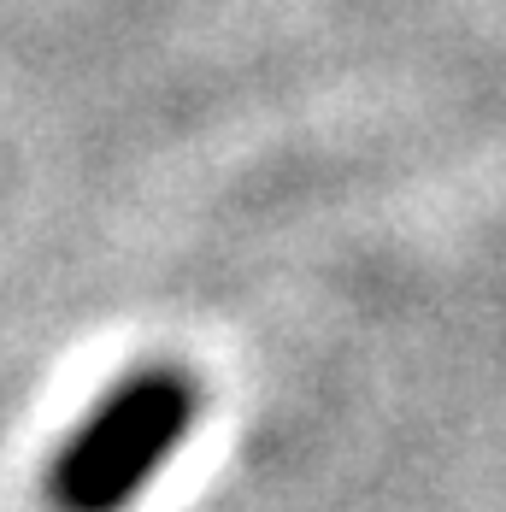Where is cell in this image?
<instances>
[{
    "label": "cell",
    "instance_id": "obj_1",
    "mask_svg": "<svg viewBox=\"0 0 506 512\" xmlns=\"http://www.w3.org/2000/svg\"><path fill=\"white\" fill-rule=\"evenodd\" d=\"M201 418V383L183 365H136L59 442L42 471L48 512H130Z\"/></svg>",
    "mask_w": 506,
    "mask_h": 512
}]
</instances>
